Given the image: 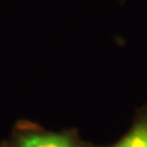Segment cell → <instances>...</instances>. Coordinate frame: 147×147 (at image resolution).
<instances>
[{
    "label": "cell",
    "instance_id": "obj_1",
    "mask_svg": "<svg viewBox=\"0 0 147 147\" xmlns=\"http://www.w3.org/2000/svg\"><path fill=\"white\" fill-rule=\"evenodd\" d=\"M12 147H86L70 136L52 132H24L18 135Z\"/></svg>",
    "mask_w": 147,
    "mask_h": 147
},
{
    "label": "cell",
    "instance_id": "obj_2",
    "mask_svg": "<svg viewBox=\"0 0 147 147\" xmlns=\"http://www.w3.org/2000/svg\"><path fill=\"white\" fill-rule=\"evenodd\" d=\"M113 147H147V118H144Z\"/></svg>",
    "mask_w": 147,
    "mask_h": 147
}]
</instances>
